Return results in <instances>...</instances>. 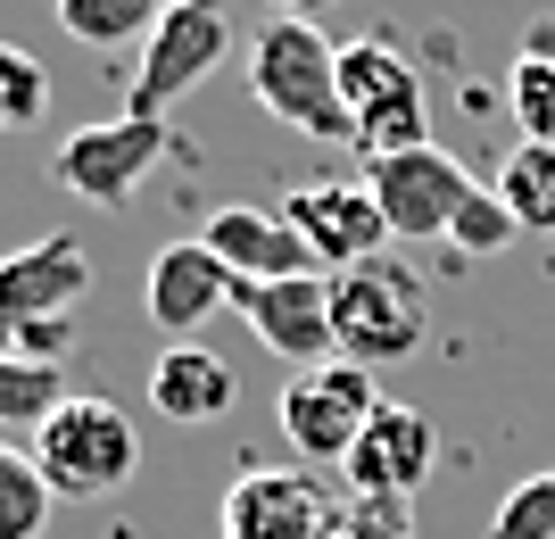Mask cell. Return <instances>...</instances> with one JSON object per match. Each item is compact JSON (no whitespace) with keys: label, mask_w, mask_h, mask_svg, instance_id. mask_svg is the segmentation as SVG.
<instances>
[{"label":"cell","mask_w":555,"mask_h":539,"mask_svg":"<svg viewBox=\"0 0 555 539\" xmlns=\"http://www.w3.org/2000/svg\"><path fill=\"white\" fill-rule=\"evenodd\" d=\"M158 9H191V0H158Z\"/></svg>","instance_id":"cell-28"},{"label":"cell","mask_w":555,"mask_h":539,"mask_svg":"<svg viewBox=\"0 0 555 539\" xmlns=\"http://www.w3.org/2000/svg\"><path fill=\"white\" fill-rule=\"evenodd\" d=\"M25 448H34V465H42V482L59 498H116L141 465L133 415L116 399H83V390H67V399L50 407V423Z\"/></svg>","instance_id":"cell-3"},{"label":"cell","mask_w":555,"mask_h":539,"mask_svg":"<svg viewBox=\"0 0 555 539\" xmlns=\"http://www.w3.org/2000/svg\"><path fill=\"white\" fill-rule=\"evenodd\" d=\"M315 539H415V506H406V498H365V490H340Z\"/></svg>","instance_id":"cell-21"},{"label":"cell","mask_w":555,"mask_h":539,"mask_svg":"<svg viewBox=\"0 0 555 539\" xmlns=\"http://www.w3.org/2000/svg\"><path fill=\"white\" fill-rule=\"evenodd\" d=\"M232 291H241V282L224 274V258H216L208 241H166L158 258H150V282H141V316H150L166 341H191L208 316L232 307Z\"/></svg>","instance_id":"cell-13"},{"label":"cell","mask_w":555,"mask_h":539,"mask_svg":"<svg viewBox=\"0 0 555 539\" xmlns=\"http://www.w3.org/2000/svg\"><path fill=\"white\" fill-rule=\"evenodd\" d=\"M332 515V490L315 465H241L216 506V539H315Z\"/></svg>","instance_id":"cell-10"},{"label":"cell","mask_w":555,"mask_h":539,"mask_svg":"<svg viewBox=\"0 0 555 539\" xmlns=\"http://www.w3.org/2000/svg\"><path fill=\"white\" fill-rule=\"evenodd\" d=\"M282 224L315 249V266L324 274H348V266H365L390 249V224H382V208H373L365 183H299L291 200H282Z\"/></svg>","instance_id":"cell-11"},{"label":"cell","mask_w":555,"mask_h":539,"mask_svg":"<svg viewBox=\"0 0 555 539\" xmlns=\"http://www.w3.org/2000/svg\"><path fill=\"white\" fill-rule=\"evenodd\" d=\"M249 92L266 117H282L307 141H357L340 100V42H324V25L307 17H274L249 42Z\"/></svg>","instance_id":"cell-2"},{"label":"cell","mask_w":555,"mask_h":539,"mask_svg":"<svg viewBox=\"0 0 555 539\" xmlns=\"http://www.w3.org/2000/svg\"><path fill=\"white\" fill-rule=\"evenodd\" d=\"M489 539H555V465L531 473V482H514V490L498 498Z\"/></svg>","instance_id":"cell-24"},{"label":"cell","mask_w":555,"mask_h":539,"mask_svg":"<svg viewBox=\"0 0 555 539\" xmlns=\"http://www.w3.org/2000/svg\"><path fill=\"white\" fill-rule=\"evenodd\" d=\"M50 108V67L34 59V50L0 42V133H17V125H34Z\"/></svg>","instance_id":"cell-23"},{"label":"cell","mask_w":555,"mask_h":539,"mask_svg":"<svg viewBox=\"0 0 555 539\" xmlns=\"http://www.w3.org/2000/svg\"><path fill=\"white\" fill-rule=\"evenodd\" d=\"M59 25H67V42L83 50H116V42H150L158 34V0H50Z\"/></svg>","instance_id":"cell-18"},{"label":"cell","mask_w":555,"mask_h":539,"mask_svg":"<svg viewBox=\"0 0 555 539\" xmlns=\"http://www.w3.org/2000/svg\"><path fill=\"white\" fill-rule=\"evenodd\" d=\"M514 233H522L514 208L498 200V183H481L473 200H464V216H456V233H448V241H456L464 258H498V249H514Z\"/></svg>","instance_id":"cell-25"},{"label":"cell","mask_w":555,"mask_h":539,"mask_svg":"<svg viewBox=\"0 0 555 539\" xmlns=\"http://www.w3.org/2000/svg\"><path fill=\"white\" fill-rule=\"evenodd\" d=\"M506 108L514 125H522V141H555V59H539V50H522L506 67Z\"/></svg>","instance_id":"cell-22"},{"label":"cell","mask_w":555,"mask_h":539,"mask_svg":"<svg viewBox=\"0 0 555 539\" xmlns=\"http://www.w3.org/2000/svg\"><path fill=\"white\" fill-rule=\"evenodd\" d=\"M324 9H340V0H282V17H307V25L324 17Z\"/></svg>","instance_id":"cell-26"},{"label":"cell","mask_w":555,"mask_h":539,"mask_svg":"<svg viewBox=\"0 0 555 539\" xmlns=\"http://www.w3.org/2000/svg\"><path fill=\"white\" fill-rule=\"evenodd\" d=\"M340 100H348V125H357V150L365 158H390V150H423V125H431V108H423V75L415 59L398 42H382V34H357V42H340Z\"/></svg>","instance_id":"cell-4"},{"label":"cell","mask_w":555,"mask_h":539,"mask_svg":"<svg viewBox=\"0 0 555 539\" xmlns=\"http://www.w3.org/2000/svg\"><path fill=\"white\" fill-rule=\"evenodd\" d=\"M522 50H539V59H555V17H539V25H531V42H522Z\"/></svg>","instance_id":"cell-27"},{"label":"cell","mask_w":555,"mask_h":539,"mask_svg":"<svg viewBox=\"0 0 555 539\" xmlns=\"http://www.w3.org/2000/svg\"><path fill=\"white\" fill-rule=\"evenodd\" d=\"M166 158H175L166 117H100V125H83V133L59 141L50 175H59L75 200H92V208H125Z\"/></svg>","instance_id":"cell-6"},{"label":"cell","mask_w":555,"mask_h":539,"mask_svg":"<svg viewBox=\"0 0 555 539\" xmlns=\"http://www.w3.org/2000/svg\"><path fill=\"white\" fill-rule=\"evenodd\" d=\"M332 341H340V357L365 365V374L406 365V357L431 341V282L398 258V249L332 274Z\"/></svg>","instance_id":"cell-1"},{"label":"cell","mask_w":555,"mask_h":539,"mask_svg":"<svg viewBox=\"0 0 555 539\" xmlns=\"http://www.w3.org/2000/svg\"><path fill=\"white\" fill-rule=\"evenodd\" d=\"M373 407H382V382L365 365H348V357L307 365V374L282 382V440L299 448L307 465H348V448L365 440Z\"/></svg>","instance_id":"cell-7"},{"label":"cell","mask_w":555,"mask_h":539,"mask_svg":"<svg viewBox=\"0 0 555 539\" xmlns=\"http://www.w3.org/2000/svg\"><path fill=\"white\" fill-rule=\"evenodd\" d=\"M357 183L373 191V208H382L390 241H448V233H456V216H464V200L481 191L440 141H423V150H390V158H365Z\"/></svg>","instance_id":"cell-5"},{"label":"cell","mask_w":555,"mask_h":539,"mask_svg":"<svg viewBox=\"0 0 555 539\" xmlns=\"http://www.w3.org/2000/svg\"><path fill=\"white\" fill-rule=\"evenodd\" d=\"M50 506H59V490L42 482L34 448L0 440V539H42L50 531Z\"/></svg>","instance_id":"cell-19"},{"label":"cell","mask_w":555,"mask_h":539,"mask_svg":"<svg viewBox=\"0 0 555 539\" xmlns=\"http://www.w3.org/2000/svg\"><path fill=\"white\" fill-rule=\"evenodd\" d=\"M489 183H498V200L514 208L522 233H555V141H514Z\"/></svg>","instance_id":"cell-17"},{"label":"cell","mask_w":555,"mask_h":539,"mask_svg":"<svg viewBox=\"0 0 555 539\" xmlns=\"http://www.w3.org/2000/svg\"><path fill=\"white\" fill-rule=\"evenodd\" d=\"M232 50V17L224 0H191V9H166L158 34L141 42V67H133V100L125 117H166L183 92H199Z\"/></svg>","instance_id":"cell-8"},{"label":"cell","mask_w":555,"mask_h":539,"mask_svg":"<svg viewBox=\"0 0 555 539\" xmlns=\"http://www.w3.org/2000/svg\"><path fill=\"white\" fill-rule=\"evenodd\" d=\"M232 316L266 341V349L307 374V365H332L340 341H332V274H282V282H241L232 291Z\"/></svg>","instance_id":"cell-9"},{"label":"cell","mask_w":555,"mask_h":539,"mask_svg":"<svg viewBox=\"0 0 555 539\" xmlns=\"http://www.w3.org/2000/svg\"><path fill=\"white\" fill-rule=\"evenodd\" d=\"M59 399H67V390H59V365L0 357V423H9V432H42Z\"/></svg>","instance_id":"cell-20"},{"label":"cell","mask_w":555,"mask_h":539,"mask_svg":"<svg viewBox=\"0 0 555 539\" xmlns=\"http://www.w3.org/2000/svg\"><path fill=\"white\" fill-rule=\"evenodd\" d=\"M199 241H208L216 258H224V274H232V282L324 274V266H315V249H307V241L291 233V224H282V208H249V200H241V208H216Z\"/></svg>","instance_id":"cell-15"},{"label":"cell","mask_w":555,"mask_h":539,"mask_svg":"<svg viewBox=\"0 0 555 539\" xmlns=\"http://www.w3.org/2000/svg\"><path fill=\"white\" fill-rule=\"evenodd\" d=\"M83 291H92V249L75 233L25 241L0 258V316H17V324H59L83 307Z\"/></svg>","instance_id":"cell-14"},{"label":"cell","mask_w":555,"mask_h":539,"mask_svg":"<svg viewBox=\"0 0 555 539\" xmlns=\"http://www.w3.org/2000/svg\"><path fill=\"white\" fill-rule=\"evenodd\" d=\"M232 399H241V374L208 341H166L158 365H150V407L166 423H224Z\"/></svg>","instance_id":"cell-16"},{"label":"cell","mask_w":555,"mask_h":539,"mask_svg":"<svg viewBox=\"0 0 555 539\" xmlns=\"http://www.w3.org/2000/svg\"><path fill=\"white\" fill-rule=\"evenodd\" d=\"M431 465H440V423L423 415V407L382 399L340 473H348V490H365V498H415L431 482Z\"/></svg>","instance_id":"cell-12"}]
</instances>
